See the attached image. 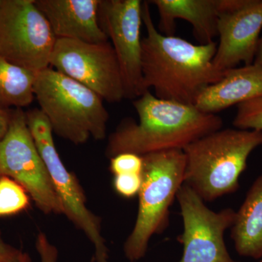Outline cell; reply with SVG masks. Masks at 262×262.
<instances>
[{
  "instance_id": "2e32d148",
  "label": "cell",
  "mask_w": 262,
  "mask_h": 262,
  "mask_svg": "<svg viewBox=\"0 0 262 262\" xmlns=\"http://www.w3.org/2000/svg\"><path fill=\"white\" fill-rule=\"evenodd\" d=\"M231 238L239 256L254 259L262 257V173L253 182L236 211Z\"/></svg>"
},
{
  "instance_id": "ba28073f",
  "label": "cell",
  "mask_w": 262,
  "mask_h": 262,
  "mask_svg": "<svg viewBox=\"0 0 262 262\" xmlns=\"http://www.w3.org/2000/svg\"><path fill=\"white\" fill-rule=\"evenodd\" d=\"M56 40L34 0H1L0 56L38 73L50 67Z\"/></svg>"
},
{
  "instance_id": "4316f807",
  "label": "cell",
  "mask_w": 262,
  "mask_h": 262,
  "mask_svg": "<svg viewBox=\"0 0 262 262\" xmlns=\"http://www.w3.org/2000/svg\"><path fill=\"white\" fill-rule=\"evenodd\" d=\"M0 5H1V0H0Z\"/></svg>"
},
{
  "instance_id": "30bf717a",
  "label": "cell",
  "mask_w": 262,
  "mask_h": 262,
  "mask_svg": "<svg viewBox=\"0 0 262 262\" xmlns=\"http://www.w3.org/2000/svg\"><path fill=\"white\" fill-rule=\"evenodd\" d=\"M184 223L179 237L183 245L179 262H237L231 257L225 242L236 211L225 208L215 212L192 189L183 184L177 195Z\"/></svg>"
},
{
  "instance_id": "e0dca14e",
  "label": "cell",
  "mask_w": 262,
  "mask_h": 262,
  "mask_svg": "<svg viewBox=\"0 0 262 262\" xmlns=\"http://www.w3.org/2000/svg\"><path fill=\"white\" fill-rule=\"evenodd\" d=\"M37 73L0 56V108H23L34 101Z\"/></svg>"
},
{
  "instance_id": "83f0119b",
  "label": "cell",
  "mask_w": 262,
  "mask_h": 262,
  "mask_svg": "<svg viewBox=\"0 0 262 262\" xmlns=\"http://www.w3.org/2000/svg\"><path fill=\"white\" fill-rule=\"evenodd\" d=\"M258 262H262V260H261V261H258Z\"/></svg>"
},
{
  "instance_id": "5bb4252c",
  "label": "cell",
  "mask_w": 262,
  "mask_h": 262,
  "mask_svg": "<svg viewBox=\"0 0 262 262\" xmlns=\"http://www.w3.org/2000/svg\"><path fill=\"white\" fill-rule=\"evenodd\" d=\"M160 15L158 31L164 35L174 36L178 19L191 24L199 44L214 42L218 36V20L225 0H151Z\"/></svg>"
},
{
  "instance_id": "9c48e42d",
  "label": "cell",
  "mask_w": 262,
  "mask_h": 262,
  "mask_svg": "<svg viewBox=\"0 0 262 262\" xmlns=\"http://www.w3.org/2000/svg\"><path fill=\"white\" fill-rule=\"evenodd\" d=\"M50 67L92 90L103 101L119 103L125 98L120 65L110 41L57 39Z\"/></svg>"
},
{
  "instance_id": "484cf974",
  "label": "cell",
  "mask_w": 262,
  "mask_h": 262,
  "mask_svg": "<svg viewBox=\"0 0 262 262\" xmlns=\"http://www.w3.org/2000/svg\"><path fill=\"white\" fill-rule=\"evenodd\" d=\"M22 262H32V259H31L30 256H29L28 253H24Z\"/></svg>"
},
{
  "instance_id": "6da1fadb",
  "label": "cell",
  "mask_w": 262,
  "mask_h": 262,
  "mask_svg": "<svg viewBox=\"0 0 262 262\" xmlns=\"http://www.w3.org/2000/svg\"><path fill=\"white\" fill-rule=\"evenodd\" d=\"M142 15L146 36L141 41V67L146 91L152 89L162 99L194 105L200 94L225 73L213 64L217 43L194 45L161 34L147 1L143 2Z\"/></svg>"
},
{
  "instance_id": "7a4b0ae2",
  "label": "cell",
  "mask_w": 262,
  "mask_h": 262,
  "mask_svg": "<svg viewBox=\"0 0 262 262\" xmlns=\"http://www.w3.org/2000/svg\"><path fill=\"white\" fill-rule=\"evenodd\" d=\"M139 122L122 120L108 137L106 155L144 156L168 150H184L198 139L223 127L219 115L203 113L194 105L156 97L150 91L134 100Z\"/></svg>"
},
{
  "instance_id": "277c9868",
  "label": "cell",
  "mask_w": 262,
  "mask_h": 262,
  "mask_svg": "<svg viewBox=\"0 0 262 262\" xmlns=\"http://www.w3.org/2000/svg\"><path fill=\"white\" fill-rule=\"evenodd\" d=\"M34 97L53 133L76 145L106 136L110 115L102 98L54 69L38 72Z\"/></svg>"
},
{
  "instance_id": "7c38bea8",
  "label": "cell",
  "mask_w": 262,
  "mask_h": 262,
  "mask_svg": "<svg viewBox=\"0 0 262 262\" xmlns=\"http://www.w3.org/2000/svg\"><path fill=\"white\" fill-rule=\"evenodd\" d=\"M261 31L262 0H225L213 64L221 71L253 64Z\"/></svg>"
},
{
  "instance_id": "3957f363",
  "label": "cell",
  "mask_w": 262,
  "mask_h": 262,
  "mask_svg": "<svg viewBox=\"0 0 262 262\" xmlns=\"http://www.w3.org/2000/svg\"><path fill=\"white\" fill-rule=\"evenodd\" d=\"M262 145L261 131L221 128L187 146L184 184L203 201L212 202L239 189L250 155Z\"/></svg>"
},
{
  "instance_id": "44dd1931",
  "label": "cell",
  "mask_w": 262,
  "mask_h": 262,
  "mask_svg": "<svg viewBox=\"0 0 262 262\" xmlns=\"http://www.w3.org/2000/svg\"><path fill=\"white\" fill-rule=\"evenodd\" d=\"M142 185L141 174L115 175L113 181L115 190L119 195L125 198H134L139 194Z\"/></svg>"
},
{
  "instance_id": "9a60e30c",
  "label": "cell",
  "mask_w": 262,
  "mask_h": 262,
  "mask_svg": "<svg viewBox=\"0 0 262 262\" xmlns=\"http://www.w3.org/2000/svg\"><path fill=\"white\" fill-rule=\"evenodd\" d=\"M262 98V68L245 65L225 71L218 82L208 86L196 98L194 106L217 115L234 105Z\"/></svg>"
},
{
  "instance_id": "cb8c5ba5",
  "label": "cell",
  "mask_w": 262,
  "mask_h": 262,
  "mask_svg": "<svg viewBox=\"0 0 262 262\" xmlns=\"http://www.w3.org/2000/svg\"><path fill=\"white\" fill-rule=\"evenodd\" d=\"M10 110L0 108V139L3 137L9 126Z\"/></svg>"
},
{
  "instance_id": "603a6c76",
  "label": "cell",
  "mask_w": 262,
  "mask_h": 262,
  "mask_svg": "<svg viewBox=\"0 0 262 262\" xmlns=\"http://www.w3.org/2000/svg\"><path fill=\"white\" fill-rule=\"evenodd\" d=\"M24 253L6 244L0 234V262H22Z\"/></svg>"
},
{
  "instance_id": "ffe728a7",
  "label": "cell",
  "mask_w": 262,
  "mask_h": 262,
  "mask_svg": "<svg viewBox=\"0 0 262 262\" xmlns=\"http://www.w3.org/2000/svg\"><path fill=\"white\" fill-rule=\"evenodd\" d=\"M143 157L133 153H122L110 158V170L114 175L141 174Z\"/></svg>"
},
{
  "instance_id": "7402d4cb",
  "label": "cell",
  "mask_w": 262,
  "mask_h": 262,
  "mask_svg": "<svg viewBox=\"0 0 262 262\" xmlns=\"http://www.w3.org/2000/svg\"><path fill=\"white\" fill-rule=\"evenodd\" d=\"M36 248L40 262H57L58 257V249L51 244L47 236L43 232L38 234L36 241Z\"/></svg>"
},
{
  "instance_id": "8992f818",
  "label": "cell",
  "mask_w": 262,
  "mask_h": 262,
  "mask_svg": "<svg viewBox=\"0 0 262 262\" xmlns=\"http://www.w3.org/2000/svg\"><path fill=\"white\" fill-rule=\"evenodd\" d=\"M27 125L46 165L63 214L83 232L94 248L96 262H110L108 250L101 234V222L87 205L86 198L75 174L66 168L55 146L53 131L39 108L26 113Z\"/></svg>"
},
{
  "instance_id": "52a82bcc",
  "label": "cell",
  "mask_w": 262,
  "mask_h": 262,
  "mask_svg": "<svg viewBox=\"0 0 262 262\" xmlns=\"http://www.w3.org/2000/svg\"><path fill=\"white\" fill-rule=\"evenodd\" d=\"M0 177L13 179L46 214H63V207L27 125L23 108L10 110L9 126L0 139Z\"/></svg>"
},
{
  "instance_id": "8fae6325",
  "label": "cell",
  "mask_w": 262,
  "mask_h": 262,
  "mask_svg": "<svg viewBox=\"0 0 262 262\" xmlns=\"http://www.w3.org/2000/svg\"><path fill=\"white\" fill-rule=\"evenodd\" d=\"M141 0H100L99 24L116 54L125 98L136 99L146 92L141 67Z\"/></svg>"
},
{
  "instance_id": "d6986e66",
  "label": "cell",
  "mask_w": 262,
  "mask_h": 262,
  "mask_svg": "<svg viewBox=\"0 0 262 262\" xmlns=\"http://www.w3.org/2000/svg\"><path fill=\"white\" fill-rule=\"evenodd\" d=\"M232 124L236 128L262 132V98L237 105Z\"/></svg>"
},
{
  "instance_id": "4fadbf2b",
  "label": "cell",
  "mask_w": 262,
  "mask_h": 262,
  "mask_svg": "<svg viewBox=\"0 0 262 262\" xmlns=\"http://www.w3.org/2000/svg\"><path fill=\"white\" fill-rule=\"evenodd\" d=\"M57 39L100 43L108 39L98 19L100 0H34Z\"/></svg>"
},
{
  "instance_id": "ac0fdd59",
  "label": "cell",
  "mask_w": 262,
  "mask_h": 262,
  "mask_svg": "<svg viewBox=\"0 0 262 262\" xmlns=\"http://www.w3.org/2000/svg\"><path fill=\"white\" fill-rule=\"evenodd\" d=\"M30 205V196L21 185L7 177H0V217L18 214Z\"/></svg>"
},
{
  "instance_id": "5b68a950",
  "label": "cell",
  "mask_w": 262,
  "mask_h": 262,
  "mask_svg": "<svg viewBox=\"0 0 262 262\" xmlns=\"http://www.w3.org/2000/svg\"><path fill=\"white\" fill-rule=\"evenodd\" d=\"M142 157V185L138 194L137 217L123 247L130 262L144 258L151 237L166 228L170 207L184 184L185 172L183 150H168Z\"/></svg>"
},
{
  "instance_id": "d4e9b609",
  "label": "cell",
  "mask_w": 262,
  "mask_h": 262,
  "mask_svg": "<svg viewBox=\"0 0 262 262\" xmlns=\"http://www.w3.org/2000/svg\"><path fill=\"white\" fill-rule=\"evenodd\" d=\"M253 63L262 68V34L258 41L257 51Z\"/></svg>"
}]
</instances>
